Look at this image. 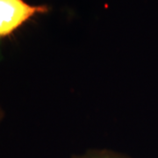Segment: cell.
I'll use <instances>...</instances> for the list:
<instances>
[{"instance_id":"obj_1","label":"cell","mask_w":158,"mask_h":158,"mask_svg":"<svg viewBox=\"0 0 158 158\" xmlns=\"http://www.w3.org/2000/svg\"><path fill=\"white\" fill-rule=\"evenodd\" d=\"M50 10L47 5H31L25 0H0V40L11 37L34 17Z\"/></svg>"},{"instance_id":"obj_2","label":"cell","mask_w":158,"mask_h":158,"mask_svg":"<svg viewBox=\"0 0 158 158\" xmlns=\"http://www.w3.org/2000/svg\"><path fill=\"white\" fill-rule=\"evenodd\" d=\"M71 158H131L121 153L110 149H90L78 156H73Z\"/></svg>"},{"instance_id":"obj_3","label":"cell","mask_w":158,"mask_h":158,"mask_svg":"<svg viewBox=\"0 0 158 158\" xmlns=\"http://www.w3.org/2000/svg\"><path fill=\"white\" fill-rule=\"evenodd\" d=\"M4 115H5V113H4V111H3V108H2L1 105H0V123L2 122V119L4 118Z\"/></svg>"}]
</instances>
